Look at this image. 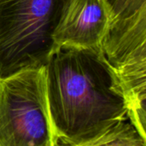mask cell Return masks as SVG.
Returning a JSON list of instances; mask_svg holds the SVG:
<instances>
[{
    "instance_id": "obj_1",
    "label": "cell",
    "mask_w": 146,
    "mask_h": 146,
    "mask_svg": "<svg viewBox=\"0 0 146 146\" xmlns=\"http://www.w3.org/2000/svg\"><path fill=\"white\" fill-rule=\"evenodd\" d=\"M44 67L55 146H90L128 119L122 86L101 47L60 49Z\"/></svg>"
},
{
    "instance_id": "obj_5",
    "label": "cell",
    "mask_w": 146,
    "mask_h": 146,
    "mask_svg": "<svg viewBox=\"0 0 146 146\" xmlns=\"http://www.w3.org/2000/svg\"><path fill=\"white\" fill-rule=\"evenodd\" d=\"M110 21L104 0H71L54 33L56 51L101 47Z\"/></svg>"
},
{
    "instance_id": "obj_6",
    "label": "cell",
    "mask_w": 146,
    "mask_h": 146,
    "mask_svg": "<svg viewBox=\"0 0 146 146\" xmlns=\"http://www.w3.org/2000/svg\"><path fill=\"white\" fill-rule=\"evenodd\" d=\"M102 145L146 146V139L139 133L129 119H124L112 125L90 145Z\"/></svg>"
},
{
    "instance_id": "obj_3",
    "label": "cell",
    "mask_w": 146,
    "mask_h": 146,
    "mask_svg": "<svg viewBox=\"0 0 146 146\" xmlns=\"http://www.w3.org/2000/svg\"><path fill=\"white\" fill-rule=\"evenodd\" d=\"M0 146H55L44 66L0 78Z\"/></svg>"
},
{
    "instance_id": "obj_4",
    "label": "cell",
    "mask_w": 146,
    "mask_h": 146,
    "mask_svg": "<svg viewBox=\"0 0 146 146\" xmlns=\"http://www.w3.org/2000/svg\"><path fill=\"white\" fill-rule=\"evenodd\" d=\"M101 50L122 86L128 119L146 139V9L110 22Z\"/></svg>"
},
{
    "instance_id": "obj_2",
    "label": "cell",
    "mask_w": 146,
    "mask_h": 146,
    "mask_svg": "<svg viewBox=\"0 0 146 146\" xmlns=\"http://www.w3.org/2000/svg\"><path fill=\"white\" fill-rule=\"evenodd\" d=\"M71 0H0V78L45 66Z\"/></svg>"
},
{
    "instance_id": "obj_7",
    "label": "cell",
    "mask_w": 146,
    "mask_h": 146,
    "mask_svg": "<svg viewBox=\"0 0 146 146\" xmlns=\"http://www.w3.org/2000/svg\"><path fill=\"white\" fill-rule=\"evenodd\" d=\"M110 14V22L124 20L145 10L146 0H104Z\"/></svg>"
}]
</instances>
